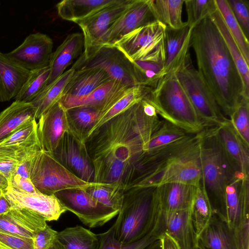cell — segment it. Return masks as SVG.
I'll return each instance as SVG.
<instances>
[{"mask_svg": "<svg viewBox=\"0 0 249 249\" xmlns=\"http://www.w3.org/2000/svg\"><path fill=\"white\" fill-rule=\"evenodd\" d=\"M141 100L103 124L86 140L94 182L120 183L125 191L135 178L144 146L162 121L159 116L148 115Z\"/></svg>", "mask_w": 249, "mask_h": 249, "instance_id": "cell-1", "label": "cell"}, {"mask_svg": "<svg viewBox=\"0 0 249 249\" xmlns=\"http://www.w3.org/2000/svg\"><path fill=\"white\" fill-rule=\"evenodd\" d=\"M190 47L195 53L199 76L223 114L230 118L247 98L235 62L209 16L192 29Z\"/></svg>", "mask_w": 249, "mask_h": 249, "instance_id": "cell-2", "label": "cell"}, {"mask_svg": "<svg viewBox=\"0 0 249 249\" xmlns=\"http://www.w3.org/2000/svg\"><path fill=\"white\" fill-rule=\"evenodd\" d=\"M161 213L157 187L126 190L114 222L115 238L123 244L140 240L153 230Z\"/></svg>", "mask_w": 249, "mask_h": 249, "instance_id": "cell-3", "label": "cell"}, {"mask_svg": "<svg viewBox=\"0 0 249 249\" xmlns=\"http://www.w3.org/2000/svg\"><path fill=\"white\" fill-rule=\"evenodd\" d=\"M200 186L207 197L213 213L227 221L225 189L234 177L220 151L210 127L204 128L200 147Z\"/></svg>", "mask_w": 249, "mask_h": 249, "instance_id": "cell-4", "label": "cell"}, {"mask_svg": "<svg viewBox=\"0 0 249 249\" xmlns=\"http://www.w3.org/2000/svg\"><path fill=\"white\" fill-rule=\"evenodd\" d=\"M149 97L163 120L193 133L205 128L174 72L167 73Z\"/></svg>", "mask_w": 249, "mask_h": 249, "instance_id": "cell-5", "label": "cell"}, {"mask_svg": "<svg viewBox=\"0 0 249 249\" xmlns=\"http://www.w3.org/2000/svg\"><path fill=\"white\" fill-rule=\"evenodd\" d=\"M201 140L161 162L134 182L126 190L134 187H157L170 183L199 186Z\"/></svg>", "mask_w": 249, "mask_h": 249, "instance_id": "cell-6", "label": "cell"}, {"mask_svg": "<svg viewBox=\"0 0 249 249\" xmlns=\"http://www.w3.org/2000/svg\"><path fill=\"white\" fill-rule=\"evenodd\" d=\"M30 179L39 192L47 195L70 189H87L97 183L78 178L52 154L42 149L36 152L32 157Z\"/></svg>", "mask_w": 249, "mask_h": 249, "instance_id": "cell-7", "label": "cell"}, {"mask_svg": "<svg viewBox=\"0 0 249 249\" xmlns=\"http://www.w3.org/2000/svg\"><path fill=\"white\" fill-rule=\"evenodd\" d=\"M175 73L205 128L216 126L229 119L194 67L190 54Z\"/></svg>", "mask_w": 249, "mask_h": 249, "instance_id": "cell-8", "label": "cell"}, {"mask_svg": "<svg viewBox=\"0 0 249 249\" xmlns=\"http://www.w3.org/2000/svg\"><path fill=\"white\" fill-rule=\"evenodd\" d=\"M166 26L156 21L123 36L113 46L130 61L142 60L164 64Z\"/></svg>", "mask_w": 249, "mask_h": 249, "instance_id": "cell-9", "label": "cell"}, {"mask_svg": "<svg viewBox=\"0 0 249 249\" xmlns=\"http://www.w3.org/2000/svg\"><path fill=\"white\" fill-rule=\"evenodd\" d=\"M72 66L75 70L100 69L107 72L111 79L128 87L138 85L131 61L113 45H102L86 54L82 53Z\"/></svg>", "mask_w": 249, "mask_h": 249, "instance_id": "cell-10", "label": "cell"}, {"mask_svg": "<svg viewBox=\"0 0 249 249\" xmlns=\"http://www.w3.org/2000/svg\"><path fill=\"white\" fill-rule=\"evenodd\" d=\"M54 195L67 211L74 213L89 228L104 225L119 212L97 201L86 189H67Z\"/></svg>", "mask_w": 249, "mask_h": 249, "instance_id": "cell-11", "label": "cell"}, {"mask_svg": "<svg viewBox=\"0 0 249 249\" xmlns=\"http://www.w3.org/2000/svg\"><path fill=\"white\" fill-rule=\"evenodd\" d=\"M211 129L233 176L249 179V146L237 134L229 119Z\"/></svg>", "mask_w": 249, "mask_h": 249, "instance_id": "cell-12", "label": "cell"}, {"mask_svg": "<svg viewBox=\"0 0 249 249\" xmlns=\"http://www.w3.org/2000/svg\"><path fill=\"white\" fill-rule=\"evenodd\" d=\"M52 155L78 178L94 182L93 165L86 143L71 134L63 135Z\"/></svg>", "mask_w": 249, "mask_h": 249, "instance_id": "cell-13", "label": "cell"}, {"mask_svg": "<svg viewBox=\"0 0 249 249\" xmlns=\"http://www.w3.org/2000/svg\"><path fill=\"white\" fill-rule=\"evenodd\" d=\"M158 21L153 0H131L125 11L104 35L102 45H113L124 36Z\"/></svg>", "mask_w": 249, "mask_h": 249, "instance_id": "cell-14", "label": "cell"}, {"mask_svg": "<svg viewBox=\"0 0 249 249\" xmlns=\"http://www.w3.org/2000/svg\"><path fill=\"white\" fill-rule=\"evenodd\" d=\"M131 1V0H118L116 3L75 23L82 31L84 44L83 54H86L101 46L104 35Z\"/></svg>", "mask_w": 249, "mask_h": 249, "instance_id": "cell-15", "label": "cell"}, {"mask_svg": "<svg viewBox=\"0 0 249 249\" xmlns=\"http://www.w3.org/2000/svg\"><path fill=\"white\" fill-rule=\"evenodd\" d=\"M3 193L11 208L27 209L46 221L57 220L67 211L54 195L26 192L10 184Z\"/></svg>", "mask_w": 249, "mask_h": 249, "instance_id": "cell-16", "label": "cell"}, {"mask_svg": "<svg viewBox=\"0 0 249 249\" xmlns=\"http://www.w3.org/2000/svg\"><path fill=\"white\" fill-rule=\"evenodd\" d=\"M53 44L50 36L37 32L30 34L19 46L6 54L19 65L32 71L49 66Z\"/></svg>", "mask_w": 249, "mask_h": 249, "instance_id": "cell-17", "label": "cell"}, {"mask_svg": "<svg viewBox=\"0 0 249 249\" xmlns=\"http://www.w3.org/2000/svg\"><path fill=\"white\" fill-rule=\"evenodd\" d=\"M38 120L37 134L41 149L52 154L63 135L70 132L67 109L60 101Z\"/></svg>", "mask_w": 249, "mask_h": 249, "instance_id": "cell-18", "label": "cell"}, {"mask_svg": "<svg viewBox=\"0 0 249 249\" xmlns=\"http://www.w3.org/2000/svg\"><path fill=\"white\" fill-rule=\"evenodd\" d=\"M130 88L117 80L111 79L86 96L81 97L64 96L60 102L66 109L78 107H89L97 109L100 113L112 106Z\"/></svg>", "mask_w": 249, "mask_h": 249, "instance_id": "cell-19", "label": "cell"}, {"mask_svg": "<svg viewBox=\"0 0 249 249\" xmlns=\"http://www.w3.org/2000/svg\"><path fill=\"white\" fill-rule=\"evenodd\" d=\"M249 179L232 177L225 189L227 222L237 228L249 214Z\"/></svg>", "mask_w": 249, "mask_h": 249, "instance_id": "cell-20", "label": "cell"}, {"mask_svg": "<svg viewBox=\"0 0 249 249\" xmlns=\"http://www.w3.org/2000/svg\"><path fill=\"white\" fill-rule=\"evenodd\" d=\"M159 222L163 233L170 236L180 249H197V236L191 219V209L169 213L161 212Z\"/></svg>", "mask_w": 249, "mask_h": 249, "instance_id": "cell-21", "label": "cell"}, {"mask_svg": "<svg viewBox=\"0 0 249 249\" xmlns=\"http://www.w3.org/2000/svg\"><path fill=\"white\" fill-rule=\"evenodd\" d=\"M47 224L42 217L23 208H11L0 215V232L18 236L33 239Z\"/></svg>", "mask_w": 249, "mask_h": 249, "instance_id": "cell-22", "label": "cell"}, {"mask_svg": "<svg viewBox=\"0 0 249 249\" xmlns=\"http://www.w3.org/2000/svg\"><path fill=\"white\" fill-rule=\"evenodd\" d=\"M188 25L174 29L166 26L165 31L166 74L175 72L190 54V38L192 30Z\"/></svg>", "mask_w": 249, "mask_h": 249, "instance_id": "cell-23", "label": "cell"}, {"mask_svg": "<svg viewBox=\"0 0 249 249\" xmlns=\"http://www.w3.org/2000/svg\"><path fill=\"white\" fill-rule=\"evenodd\" d=\"M197 243L198 249H237L235 229L214 214L197 237Z\"/></svg>", "mask_w": 249, "mask_h": 249, "instance_id": "cell-24", "label": "cell"}, {"mask_svg": "<svg viewBox=\"0 0 249 249\" xmlns=\"http://www.w3.org/2000/svg\"><path fill=\"white\" fill-rule=\"evenodd\" d=\"M84 46L82 34L74 33L67 36L51 55L49 64L50 76L46 86L62 75L73 61L81 55Z\"/></svg>", "mask_w": 249, "mask_h": 249, "instance_id": "cell-25", "label": "cell"}, {"mask_svg": "<svg viewBox=\"0 0 249 249\" xmlns=\"http://www.w3.org/2000/svg\"><path fill=\"white\" fill-rule=\"evenodd\" d=\"M197 187L179 183H167L157 187V192L162 213L172 212L191 209Z\"/></svg>", "mask_w": 249, "mask_h": 249, "instance_id": "cell-26", "label": "cell"}, {"mask_svg": "<svg viewBox=\"0 0 249 249\" xmlns=\"http://www.w3.org/2000/svg\"><path fill=\"white\" fill-rule=\"evenodd\" d=\"M30 71L0 52V102L16 96Z\"/></svg>", "mask_w": 249, "mask_h": 249, "instance_id": "cell-27", "label": "cell"}, {"mask_svg": "<svg viewBox=\"0 0 249 249\" xmlns=\"http://www.w3.org/2000/svg\"><path fill=\"white\" fill-rule=\"evenodd\" d=\"M110 76L104 70L98 68H87L75 70L64 89V95L81 97L108 82Z\"/></svg>", "mask_w": 249, "mask_h": 249, "instance_id": "cell-28", "label": "cell"}, {"mask_svg": "<svg viewBox=\"0 0 249 249\" xmlns=\"http://www.w3.org/2000/svg\"><path fill=\"white\" fill-rule=\"evenodd\" d=\"M35 114V108L31 103L13 102L0 113V142L26 123L36 119Z\"/></svg>", "mask_w": 249, "mask_h": 249, "instance_id": "cell-29", "label": "cell"}, {"mask_svg": "<svg viewBox=\"0 0 249 249\" xmlns=\"http://www.w3.org/2000/svg\"><path fill=\"white\" fill-rule=\"evenodd\" d=\"M118 0H64L57 3L58 16L65 20L77 21L86 18Z\"/></svg>", "mask_w": 249, "mask_h": 249, "instance_id": "cell-30", "label": "cell"}, {"mask_svg": "<svg viewBox=\"0 0 249 249\" xmlns=\"http://www.w3.org/2000/svg\"><path fill=\"white\" fill-rule=\"evenodd\" d=\"M209 16L218 29L227 45L242 79L245 96L249 98V64L245 59L239 47L227 29L216 6Z\"/></svg>", "mask_w": 249, "mask_h": 249, "instance_id": "cell-31", "label": "cell"}, {"mask_svg": "<svg viewBox=\"0 0 249 249\" xmlns=\"http://www.w3.org/2000/svg\"><path fill=\"white\" fill-rule=\"evenodd\" d=\"M75 71L72 66L53 82L45 87L31 102L36 110V119L46 112L64 95V89Z\"/></svg>", "mask_w": 249, "mask_h": 249, "instance_id": "cell-32", "label": "cell"}, {"mask_svg": "<svg viewBox=\"0 0 249 249\" xmlns=\"http://www.w3.org/2000/svg\"><path fill=\"white\" fill-rule=\"evenodd\" d=\"M152 90L150 88L139 85L129 88L109 109L98 115L95 123L89 133L87 139L103 124L139 102Z\"/></svg>", "mask_w": 249, "mask_h": 249, "instance_id": "cell-33", "label": "cell"}, {"mask_svg": "<svg viewBox=\"0 0 249 249\" xmlns=\"http://www.w3.org/2000/svg\"><path fill=\"white\" fill-rule=\"evenodd\" d=\"M67 113L69 133L85 143L98 118V110L91 107H78L67 109Z\"/></svg>", "mask_w": 249, "mask_h": 249, "instance_id": "cell-34", "label": "cell"}, {"mask_svg": "<svg viewBox=\"0 0 249 249\" xmlns=\"http://www.w3.org/2000/svg\"><path fill=\"white\" fill-rule=\"evenodd\" d=\"M56 239L65 249H98L99 246L97 234L79 225L58 232Z\"/></svg>", "mask_w": 249, "mask_h": 249, "instance_id": "cell-35", "label": "cell"}, {"mask_svg": "<svg viewBox=\"0 0 249 249\" xmlns=\"http://www.w3.org/2000/svg\"><path fill=\"white\" fill-rule=\"evenodd\" d=\"M191 133L168 121L163 120L144 146V152L156 149L184 139Z\"/></svg>", "mask_w": 249, "mask_h": 249, "instance_id": "cell-36", "label": "cell"}, {"mask_svg": "<svg viewBox=\"0 0 249 249\" xmlns=\"http://www.w3.org/2000/svg\"><path fill=\"white\" fill-rule=\"evenodd\" d=\"M131 62L138 85L153 89L166 74L163 63L138 60Z\"/></svg>", "mask_w": 249, "mask_h": 249, "instance_id": "cell-37", "label": "cell"}, {"mask_svg": "<svg viewBox=\"0 0 249 249\" xmlns=\"http://www.w3.org/2000/svg\"><path fill=\"white\" fill-rule=\"evenodd\" d=\"M184 0H153L157 20L166 26L179 29L187 25L182 19Z\"/></svg>", "mask_w": 249, "mask_h": 249, "instance_id": "cell-38", "label": "cell"}, {"mask_svg": "<svg viewBox=\"0 0 249 249\" xmlns=\"http://www.w3.org/2000/svg\"><path fill=\"white\" fill-rule=\"evenodd\" d=\"M226 27L239 47L245 59L249 64V41L235 18L227 0H214Z\"/></svg>", "mask_w": 249, "mask_h": 249, "instance_id": "cell-39", "label": "cell"}, {"mask_svg": "<svg viewBox=\"0 0 249 249\" xmlns=\"http://www.w3.org/2000/svg\"><path fill=\"white\" fill-rule=\"evenodd\" d=\"M86 190L102 204L119 211L121 209L124 192L123 185L97 183Z\"/></svg>", "mask_w": 249, "mask_h": 249, "instance_id": "cell-40", "label": "cell"}, {"mask_svg": "<svg viewBox=\"0 0 249 249\" xmlns=\"http://www.w3.org/2000/svg\"><path fill=\"white\" fill-rule=\"evenodd\" d=\"M50 76L49 67L30 71L29 75L15 101L31 103L46 86Z\"/></svg>", "mask_w": 249, "mask_h": 249, "instance_id": "cell-41", "label": "cell"}, {"mask_svg": "<svg viewBox=\"0 0 249 249\" xmlns=\"http://www.w3.org/2000/svg\"><path fill=\"white\" fill-rule=\"evenodd\" d=\"M213 214L210 202L199 186L196 187L191 216L197 238Z\"/></svg>", "mask_w": 249, "mask_h": 249, "instance_id": "cell-42", "label": "cell"}, {"mask_svg": "<svg viewBox=\"0 0 249 249\" xmlns=\"http://www.w3.org/2000/svg\"><path fill=\"white\" fill-rule=\"evenodd\" d=\"M229 118L237 134L249 146V99L243 98Z\"/></svg>", "mask_w": 249, "mask_h": 249, "instance_id": "cell-43", "label": "cell"}, {"mask_svg": "<svg viewBox=\"0 0 249 249\" xmlns=\"http://www.w3.org/2000/svg\"><path fill=\"white\" fill-rule=\"evenodd\" d=\"M188 26L194 28L216 8L214 0H184Z\"/></svg>", "mask_w": 249, "mask_h": 249, "instance_id": "cell-44", "label": "cell"}, {"mask_svg": "<svg viewBox=\"0 0 249 249\" xmlns=\"http://www.w3.org/2000/svg\"><path fill=\"white\" fill-rule=\"evenodd\" d=\"M230 8L246 36L249 35V2L247 0H227Z\"/></svg>", "mask_w": 249, "mask_h": 249, "instance_id": "cell-45", "label": "cell"}, {"mask_svg": "<svg viewBox=\"0 0 249 249\" xmlns=\"http://www.w3.org/2000/svg\"><path fill=\"white\" fill-rule=\"evenodd\" d=\"M0 249H34L33 239L0 232Z\"/></svg>", "mask_w": 249, "mask_h": 249, "instance_id": "cell-46", "label": "cell"}, {"mask_svg": "<svg viewBox=\"0 0 249 249\" xmlns=\"http://www.w3.org/2000/svg\"><path fill=\"white\" fill-rule=\"evenodd\" d=\"M57 232L47 224L35 235L34 249H49L56 238Z\"/></svg>", "mask_w": 249, "mask_h": 249, "instance_id": "cell-47", "label": "cell"}, {"mask_svg": "<svg viewBox=\"0 0 249 249\" xmlns=\"http://www.w3.org/2000/svg\"><path fill=\"white\" fill-rule=\"evenodd\" d=\"M115 233L114 223L107 231L97 234L99 240L98 249H123L124 244L115 238Z\"/></svg>", "mask_w": 249, "mask_h": 249, "instance_id": "cell-48", "label": "cell"}, {"mask_svg": "<svg viewBox=\"0 0 249 249\" xmlns=\"http://www.w3.org/2000/svg\"><path fill=\"white\" fill-rule=\"evenodd\" d=\"M237 249H249V217L235 229Z\"/></svg>", "mask_w": 249, "mask_h": 249, "instance_id": "cell-49", "label": "cell"}, {"mask_svg": "<svg viewBox=\"0 0 249 249\" xmlns=\"http://www.w3.org/2000/svg\"><path fill=\"white\" fill-rule=\"evenodd\" d=\"M9 184L23 191L28 193L39 192L30 178L22 177L15 174L9 180Z\"/></svg>", "mask_w": 249, "mask_h": 249, "instance_id": "cell-50", "label": "cell"}, {"mask_svg": "<svg viewBox=\"0 0 249 249\" xmlns=\"http://www.w3.org/2000/svg\"><path fill=\"white\" fill-rule=\"evenodd\" d=\"M18 164L14 160L0 159V173L9 180L15 174Z\"/></svg>", "mask_w": 249, "mask_h": 249, "instance_id": "cell-51", "label": "cell"}, {"mask_svg": "<svg viewBox=\"0 0 249 249\" xmlns=\"http://www.w3.org/2000/svg\"><path fill=\"white\" fill-rule=\"evenodd\" d=\"M33 156L27 158L18 163L15 174L22 177L30 178L31 160Z\"/></svg>", "mask_w": 249, "mask_h": 249, "instance_id": "cell-52", "label": "cell"}, {"mask_svg": "<svg viewBox=\"0 0 249 249\" xmlns=\"http://www.w3.org/2000/svg\"><path fill=\"white\" fill-rule=\"evenodd\" d=\"M160 239L162 249H180L177 242L167 233H163Z\"/></svg>", "mask_w": 249, "mask_h": 249, "instance_id": "cell-53", "label": "cell"}, {"mask_svg": "<svg viewBox=\"0 0 249 249\" xmlns=\"http://www.w3.org/2000/svg\"><path fill=\"white\" fill-rule=\"evenodd\" d=\"M11 209L10 203L4 196L3 191H0V215L4 214Z\"/></svg>", "mask_w": 249, "mask_h": 249, "instance_id": "cell-54", "label": "cell"}, {"mask_svg": "<svg viewBox=\"0 0 249 249\" xmlns=\"http://www.w3.org/2000/svg\"><path fill=\"white\" fill-rule=\"evenodd\" d=\"M8 179L0 173V191H4L9 186Z\"/></svg>", "mask_w": 249, "mask_h": 249, "instance_id": "cell-55", "label": "cell"}, {"mask_svg": "<svg viewBox=\"0 0 249 249\" xmlns=\"http://www.w3.org/2000/svg\"><path fill=\"white\" fill-rule=\"evenodd\" d=\"M143 249H162L160 239L153 242Z\"/></svg>", "mask_w": 249, "mask_h": 249, "instance_id": "cell-56", "label": "cell"}, {"mask_svg": "<svg viewBox=\"0 0 249 249\" xmlns=\"http://www.w3.org/2000/svg\"><path fill=\"white\" fill-rule=\"evenodd\" d=\"M49 249H65L62 245L57 240L56 237Z\"/></svg>", "mask_w": 249, "mask_h": 249, "instance_id": "cell-57", "label": "cell"}, {"mask_svg": "<svg viewBox=\"0 0 249 249\" xmlns=\"http://www.w3.org/2000/svg\"><path fill=\"white\" fill-rule=\"evenodd\" d=\"M197 249H198L197 248Z\"/></svg>", "mask_w": 249, "mask_h": 249, "instance_id": "cell-58", "label": "cell"}]
</instances>
